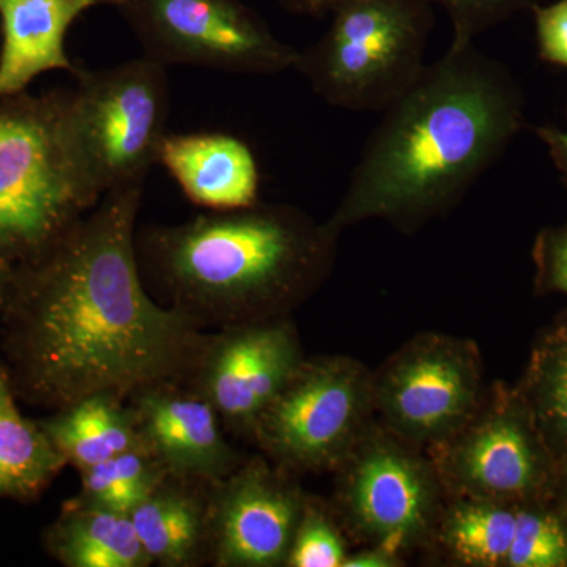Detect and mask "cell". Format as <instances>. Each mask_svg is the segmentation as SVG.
Segmentation results:
<instances>
[{
    "instance_id": "6da1fadb",
    "label": "cell",
    "mask_w": 567,
    "mask_h": 567,
    "mask_svg": "<svg viewBox=\"0 0 567 567\" xmlns=\"http://www.w3.org/2000/svg\"><path fill=\"white\" fill-rule=\"evenodd\" d=\"M142 194V183L104 194L17 268L7 300L22 382L59 410L185 377L207 333L158 303L142 281L134 245Z\"/></svg>"
},
{
    "instance_id": "7a4b0ae2",
    "label": "cell",
    "mask_w": 567,
    "mask_h": 567,
    "mask_svg": "<svg viewBox=\"0 0 567 567\" xmlns=\"http://www.w3.org/2000/svg\"><path fill=\"white\" fill-rule=\"evenodd\" d=\"M522 126L524 100L509 71L475 41H451L382 111L328 223L339 234L372 219L417 233L465 199Z\"/></svg>"
},
{
    "instance_id": "3957f363",
    "label": "cell",
    "mask_w": 567,
    "mask_h": 567,
    "mask_svg": "<svg viewBox=\"0 0 567 567\" xmlns=\"http://www.w3.org/2000/svg\"><path fill=\"white\" fill-rule=\"evenodd\" d=\"M339 237L293 205L257 203L141 227L134 245L148 293L215 331L292 317L330 278Z\"/></svg>"
},
{
    "instance_id": "277c9868",
    "label": "cell",
    "mask_w": 567,
    "mask_h": 567,
    "mask_svg": "<svg viewBox=\"0 0 567 567\" xmlns=\"http://www.w3.org/2000/svg\"><path fill=\"white\" fill-rule=\"evenodd\" d=\"M61 91L63 145L82 193L93 205L114 189L144 185L167 136L166 66L141 55L106 69H78Z\"/></svg>"
},
{
    "instance_id": "5b68a950",
    "label": "cell",
    "mask_w": 567,
    "mask_h": 567,
    "mask_svg": "<svg viewBox=\"0 0 567 567\" xmlns=\"http://www.w3.org/2000/svg\"><path fill=\"white\" fill-rule=\"evenodd\" d=\"M432 7L431 0H344L322 39L300 51L295 70L330 106L385 111L427 65Z\"/></svg>"
},
{
    "instance_id": "8992f818",
    "label": "cell",
    "mask_w": 567,
    "mask_h": 567,
    "mask_svg": "<svg viewBox=\"0 0 567 567\" xmlns=\"http://www.w3.org/2000/svg\"><path fill=\"white\" fill-rule=\"evenodd\" d=\"M61 91L0 95V256L25 262L95 207L74 177Z\"/></svg>"
},
{
    "instance_id": "52a82bcc",
    "label": "cell",
    "mask_w": 567,
    "mask_h": 567,
    "mask_svg": "<svg viewBox=\"0 0 567 567\" xmlns=\"http://www.w3.org/2000/svg\"><path fill=\"white\" fill-rule=\"evenodd\" d=\"M375 421L368 365L346 354L305 358L257 420L251 443L295 476L333 473Z\"/></svg>"
},
{
    "instance_id": "ba28073f",
    "label": "cell",
    "mask_w": 567,
    "mask_h": 567,
    "mask_svg": "<svg viewBox=\"0 0 567 567\" xmlns=\"http://www.w3.org/2000/svg\"><path fill=\"white\" fill-rule=\"evenodd\" d=\"M333 473L347 536L401 555L431 547L447 494L424 450L375 421Z\"/></svg>"
},
{
    "instance_id": "9c48e42d",
    "label": "cell",
    "mask_w": 567,
    "mask_h": 567,
    "mask_svg": "<svg viewBox=\"0 0 567 567\" xmlns=\"http://www.w3.org/2000/svg\"><path fill=\"white\" fill-rule=\"evenodd\" d=\"M425 453L447 496L514 505L557 498V462L517 388L505 383L487 388L472 420Z\"/></svg>"
},
{
    "instance_id": "30bf717a",
    "label": "cell",
    "mask_w": 567,
    "mask_h": 567,
    "mask_svg": "<svg viewBox=\"0 0 567 567\" xmlns=\"http://www.w3.org/2000/svg\"><path fill=\"white\" fill-rule=\"evenodd\" d=\"M145 58L169 66L271 76L297 66L282 43L241 0H114Z\"/></svg>"
},
{
    "instance_id": "8fae6325",
    "label": "cell",
    "mask_w": 567,
    "mask_h": 567,
    "mask_svg": "<svg viewBox=\"0 0 567 567\" xmlns=\"http://www.w3.org/2000/svg\"><path fill=\"white\" fill-rule=\"evenodd\" d=\"M372 380L377 421L424 451L461 431L487 390L480 347L445 333L413 336Z\"/></svg>"
},
{
    "instance_id": "7c38bea8",
    "label": "cell",
    "mask_w": 567,
    "mask_h": 567,
    "mask_svg": "<svg viewBox=\"0 0 567 567\" xmlns=\"http://www.w3.org/2000/svg\"><path fill=\"white\" fill-rule=\"evenodd\" d=\"M292 319L207 331L185 379L207 398L227 434L251 442L264 410L305 361Z\"/></svg>"
},
{
    "instance_id": "4fadbf2b",
    "label": "cell",
    "mask_w": 567,
    "mask_h": 567,
    "mask_svg": "<svg viewBox=\"0 0 567 567\" xmlns=\"http://www.w3.org/2000/svg\"><path fill=\"white\" fill-rule=\"evenodd\" d=\"M308 494L292 473L246 456L210 484L208 543L215 567H286Z\"/></svg>"
},
{
    "instance_id": "5bb4252c",
    "label": "cell",
    "mask_w": 567,
    "mask_h": 567,
    "mask_svg": "<svg viewBox=\"0 0 567 567\" xmlns=\"http://www.w3.org/2000/svg\"><path fill=\"white\" fill-rule=\"evenodd\" d=\"M126 402L141 445L167 475L213 484L245 461L227 440L221 417L185 377L141 386Z\"/></svg>"
},
{
    "instance_id": "9a60e30c",
    "label": "cell",
    "mask_w": 567,
    "mask_h": 567,
    "mask_svg": "<svg viewBox=\"0 0 567 567\" xmlns=\"http://www.w3.org/2000/svg\"><path fill=\"white\" fill-rule=\"evenodd\" d=\"M158 164L186 199L205 210H238L259 203V164L251 147L234 134L167 133Z\"/></svg>"
},
{
    "instance_id": "2e32d148",
    "label": "cell",
    "mask_w": 567,
    "mask_h": 567,
    "mask_svg": "<svg viewBox=\"0 0 567 567\" xmlns=\"http://www.w3.org/2000/svg\"><path fill=\"white\" fill-rule=\"evenodd\" d=\"M104 3L114 0H0V95L28 91L48 71L76 73L66 33L85 11Z\"/></svg>"
},
{
    "instance_id": "e0dca14e",
    "label": "cell",
    "mask_w": 567,
    "mask_h": 567,
    "mask_svg": "<svg viewBox=\"0 0 567 567\" xmlns=\"http://www.w3.org/2000/svg\"><path fill=\"white\" fill-rule=\"evenodd\" d=\"M208 492L210 484L167 475L130 514L153 566L210 563Z\"/></svg>"
},
{
    "instance_id": "ac0fdd59",
    "label": "cell",
    "mask_w": 567,
    "mask_h": 567,
    "mask_svg": "<svg viewBox=\"0 0 567 567\" xmlns=\"http://www.w3.org/2000/svg\"><path fill=\"white\" fill-rule=\"evenodd\" d=\"M40 425L78 472L142 446L132 406L114 393L87 395Z\"/></svg>"
},
{
    "instance_id": "d6986e66",
    "label": "cell",
    "mask_w": 567,
    "mask_h": 567,
    "mask_svg": "<svg viewBox=\"0 0 567 567\" xmlns=\"http://www.w3.org/2000/svg\"><path fill=\"white\" fill-rule=\"evenodd\" d=\"M517 514L514 503L447 496L429 548L451 566L506 567Z\"/></svg>"
},
{
    "instance_id": "ffe728a7",
    "label": "cell",
    "mask_w": 567,
    "mask_h": 567,
    "mask_svg": "<svg viewBox=\"0 0 567 567\" xmlns=\"http://www.w3.org/2000/svg\"><path fill=\"white\" fill-rule=\"evenodd\" d=\"M52 557L66 567H151L125 514L70 505L47 535Z\"/></svg>"
},
{
    "instance_id": "44dd1931",
    "label": "cell",
    "mask_w": 567,
    "mask_h": 567,
    "mask_svg": "<svg viewBox=\"0 0 567 567\" xmlns=\"http://www.w3.org/2000/svg\"><path fill=\"white\" fill-rule=\"evenodd\" d=\"M65 465L41 425L21 415L9 377L0 369V496L39 495Z\"/></svg>"
},
{
    "instance_id": "7402d4cb",
    "label": "cell",
    "mask_w": 567,
    "mask_h": 567,
    "mask_svg": "<svg viewBox=\"0 0 567 567\" xmlns=\"http://www.w3.org/2000/svg\"><path fill=\"white\" fill-rule=\"evenodd\" d=\"M516 388L563 473L567 466V320L537 341Z\"/></svg>"
},
{
    "instance_id": "603a6c76",
    "label": "cell",
    "mask_w": 567,
    "mask_h": 567,
    "mask_svg": "<svg viewBox=\"0 0 567 567\" xmlns=\"http://www.w3.org/2000/svg\"><path fill=\"white\" fill-rule=\"evenodd\" d=\"M81 491L71 505L99 507L130 516L167 476L144 446L80 470Z\"/></svg>"
},
{
    "instance_id": "cb8c5ba5",
    "label": "cell",
    "mask_w": 567,
    "mask_h": 567,
    "mask_svg": "<svg viewBox=\"0 0 567 567\" xmlns=\"http://www.w3.org/2000/svg\"><path fill=\"white\" fill-rule=\"evenodd\" d=\"M506 567H567V516L555 499L518 505Z\"/></svg>"
},
{
    "instance_id": "d4e9b609",
    "label": "cell",
    "mask_w": 567,
    "mask_h": 567,
    "mask_svg": "<svg viewBox=\"0 0 567 567\" xmlns=\"http://www.w3.org/2000/svg\"><path fill=\"white\" fill-rule=\"evenodd\" d=\"M349 554L347 533L333 507L308 494L286 567H344Z\"/></svg>"
},
{
    "instance_id": "484cf974",
    "label": "cell",
    "mask_w": 567,
    "mask_h": 567,
    "mask_svg": "<svg viewBox=\"0 0 567 567\" xmlns=\"http://www.w3.org/2000/svg\"><path fill=\"white\" fill-rule=\"evenodd\" d=\"M443 7L453 25V43H472L477 35L536 0H431Z\"/></svg>"
},
{
    "instance_id": "4316f807",
    "label": "cell",
    "mask_w": 567,
    "mask_h": 567,
    "mask_svg": "<svg viewBox=\"0 0 567 567\" xmlns=\"http://www.w3.org/2000/svg\"><path fill=\"white\" fill-rule=\"evenodd\" d=\"M537 286L567 297V224L544 230L536 241Z\"/></svg>"
},
{
    "instance_id": "83f0119b",
    "label": "cell",
    "mask_w": 567,
    "mask_h": 567,
    "mask_svg": "<svg viewBox=\"0 0 567 567\" xmlns=\"http://www.w3.org/2000/svg\"><path fill=\"white\" fill-rule=\"evenodd\" d=\"M535 13L540 58L567 69V0L536 7Z\"/></svg>"
},
{
    "instance_id": "f1b7e54d",
    "label": "cell",
    "mask_w": 567,
    "mask_h": 567,
    "mask_svg": "<svg viewBox=\"0 0 567 567\" xmlns=\"http://www.w3.org/2000/svg\"><path fill=\"white\" fill-rule=\"evenodd\" d=\"M405 565L404 555L382 546H363L350 551L344 567H399Z\"/></svg>"
},
{
    "instance_id": "f546056e",
    "label": "cell",
    "mask_w": 567,
    "mask_h": 567,
    "mask_svg": "<svg viewBox=\"0 0 567 567\" xmlns=\"http://www.w3.org/2000/svg\"><path fill=\"white\" fill-rule=\"evenodd\" d=\"M540 141L547 145L551 159L567 178V128H539L537 130Z\"/></svg>"
},
{
    "instance_id": "4dcf8cb0",
    "label": "cell",
    "mask_w": 567,
    "mask_h": 567,
    "mask_svg": "<svg viewBox=\"0 0 567 567\" xmlns=\"http://www.w3.org/2000/svg\"><path fill=\"white\" fill-rule=\"evenodd\" d=\"M281 2L287 10L295 13L320 17V14L331 13L344 0H281Z\"/></svg>"
},
{
    "instance_id": "1f68e13d",
    "label": "cell",
    "mask_w": 567,
    "mask_h": 567,
    "mask_svg": "<svg viewBox=\"0 0 567 567\" xmlns=\"http://www.w3.org/2000/svg\"><path fill=\"white\" fill-rule=\"evenodd\" d=\"M17 267L6 257L0 256V301L7 300L13 286Z\"/></svg>"
},
{
    "instance_id": "d6a6232c",
    "label": "cell",
    "mask_w": 567,
    "mask_h": 567,
    "mask_svg": "<svg viewBox=\"0 0 567 567\" xmlns=\"http://www.w3.org/2000/svg\"><path fill=\"white\" fill-rule=\"evenodd\" d=\"M555 502L565 511L567 516V466L563 470L561 477H559L557 498H555Z\"/></svg>"
}]
</instances>
